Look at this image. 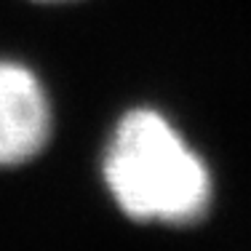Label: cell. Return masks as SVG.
Instances as JSON below:
<instances>
[{"label":"cell","instance_id":"obj_2","mask_svg":"<svg viewBox=\"0 0 251 251\" xmlns=\"http://www.w3.org/2000/svg\"><path fill=\"white\" fill-rule=\"evenodd\" d=\"M51 139V101L40 77L16 59H0V169L38 158Z\"/></svg>","mask_w":251,"mask_h":251},{"label":"cell","instance_id":"obj_3","mask_svg":"<svg viewBox=\"0 0 251 251\" xmlns=\"http://www.w3.org/2000/svg\"><path fill=\"white\" fill-rule=\"evenodd\" d=\"M38 3H62V0H38Z\"/></svg>","mask_w":251,"mask_h":251},{"label":"cell","instance_id":"obj_1","mask_svg":"<svg viewBox=\"0 0 251 251\" xmlns=\"http://www.w3.org/2000/svg\"><path fill=\"white\" fill-rule=\"evenodd\" d=\"M101 174L118 208L136 222L190 225L211 203L203 158L152 107L128 110L115 123Z\"/></svg>","mask_w":251,"mask_h":251}]
</instances>
